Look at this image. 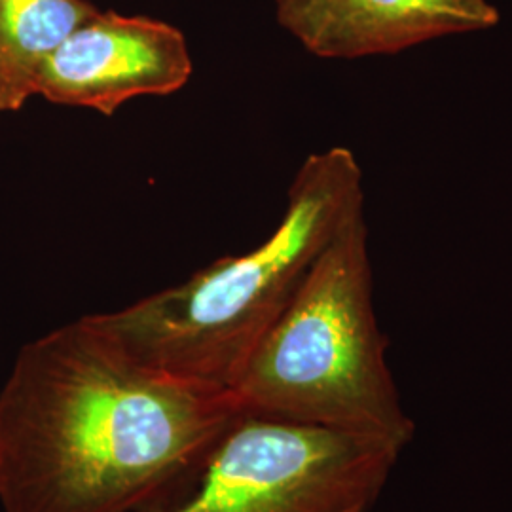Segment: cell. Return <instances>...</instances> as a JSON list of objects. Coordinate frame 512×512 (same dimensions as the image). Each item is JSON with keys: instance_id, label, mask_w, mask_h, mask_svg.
Masks as SVG:
<instances>
[{"instance_id": "obj_2", "label": "cell", "mask_w": 512, "mask_h": 512, "mask_svg": "<svg viewBox=\"0 0 512 512\" xmlns=\"http://www.w3.org/2000/svg\"><path fill=\"white\" fill-rule=\"evenodd\" d=\"M365 215L363 169L346 147L311 154L294 175L277 228L243 255L90 321L139 363L230 391L315 260Z\"/></svg>"}, {"instance_id": "obj_5", "label": "cell", "mask_w": 512, "mask_h": 512, "mask_svg": "<svg viewBox=\"0 0 512 512\" xmlns=\"http://www.w3.org/2000/svg\"><path fill=\"white\" fill-rule=\"evenodd\" d=\"M192 73L190 48L177 27L97 10L44 61L35 95L112 116L131 99L183 90Z\"/></svg>"}, {"instance_id": "obj_6", "label": "cell", "mask_w": 512, "mask_h": 512, "mask_svg": "<svg viewBox=\"0 0 512 512\" xmlns=\"http://www.w3.org/2000/svg\"><path fill=\"white\" fill-rule=\"evenodd\" d=\"M275 12L285 31L323 59L399 54L499 23L488 0H275Z\"/></svg>"}, {"instance_id": "obj_4", "label": "cell", "mask_w": 512, "mask_h": 512, "mask_svg": "<svg viewBox=\"0 0 512 512\" xmlns=\"http://www.w3.org/2000/svg\"><path fill=\"white\" fill-rule=\"evenodd\" d=\"M403 450L241 414L183 494L147 512H370Z\"/></svg>"}, {"instance_id": "obj_3", "label": "cell", "mask_w": 512, "mask_h": 512, "mask_svg": "<svg viewBox=\"0 0 512 512\" xmlns=\"http://www.w3.org/2000/svg\"><path fill=\"white\" fill-rule=\"evenodd\" d=\"M387 344L361 215L315 260L230 391L245 414L384 440L404 452L416 423L387 365Z\"/></svg>"}, {"instance_id": "obj_7", "label": "cell", "mask_w": 512, "mask_h": 512, "mask_svg": "<svg viewBox=\"0 0 512 512\" xmlns=\"http://www.w3.org/2000/svg\"><path fill=\"white\" fill-rule=\"evenodd\" d=\"M97 10L88 0H0V114L35 97L44 61Z\"/></svg>"}, {"instance_id": "obj_1", "label": "cell", "mask_w": 512, "mask_h": 512, "mask_svg": "<svg viewBox=\"0 0 512 512\" xmlns=\"http://www.w3.org/2000/svg\"><path fill=\"white\" fill-rule=\"evenodd\" d=\"M241 414L232 391L139 363L84 315L19 349L0 389V507L156 509Z\"/></svg>"}]
</instances>
